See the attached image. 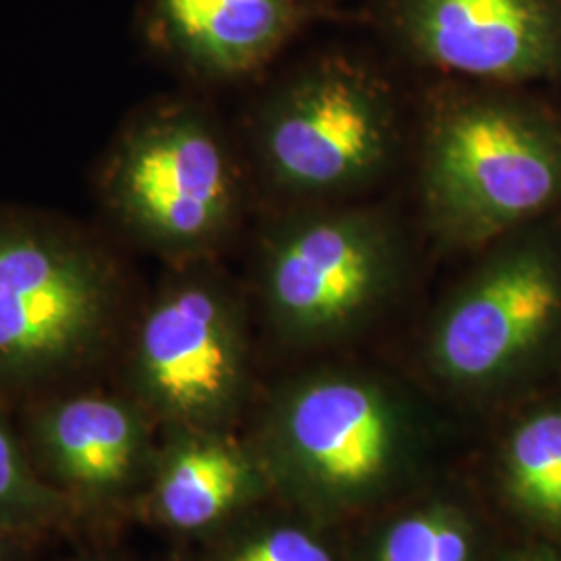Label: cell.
I'll return each mask as SVG.
<instances>
[{"label": "cell", "instance_id": "obj_17", "mask_svg": "<svg viewBox=\"0 0 561 561\" xmlns=\"http://www.w3.org/2000/svg\"><path fill=\"white\" fill-rule=\"evenodd\" d=\"M27 541H32V537L0 526V561H15L21 545H25Z\"/></svg>", "mask_w": 561, "mask_h": 561}, {"label": "cell", "instance_id": "obj_1", "mask_svg": "<svg viewBox=\"0 0 561 561\" xmlns=\"http://www.w3.org/2000/svg\"><path fill=\"white\" fill-rule=\"evenodd\" d=\"M119 256L78 222L0 204V400L42 396L119 335Z\"/></svg>", "mask_w": 561, "mask_h": 561}, {"label": "cell", "instance_id": "obj_8", "mask_svg": "<svg viewBox=\"0 0 561 561\" xmlns=\"http://www.w3.org/2000/svg\"><path fill=\"white\" fill-rule=\"evenodd\" d=\"M389 23L416 59L463 78L533 80L561 60L558 0H391Z\"/></svg>", "mask_w": 561, "mask_h": 561}, {"label": "cell", "instance_id": "obj_12", "mask_svg": "<svg viewBox=\"0 0 561 561\" xmlns=\"http://www.w3.org/2000/svg\"><path fill=\"white\" fill-rule=\"evenodd\" d=\"M154 479V505L161 520L194 533L222 520L243 502L252 470L227 443L183 437L164 454Z\"/></svg>", "mask_w": 561, "mask_h": 561}, {"label": "cell", "instance_id": "obj_3", "mask_svg": "<svg viewBox=\"0 0 561 561\" xmlns=\"http://www.w3.org/2000/svg\"><path fill=\"white\" fill-rule=\"evenodd\" d=\"M422 190L443 238L479 245L560 196V141L502 102L454 104L431 127Z\"/></svg>", "mask_w": 561, "mask_h": 561}, {"label": "cell", "instance_id": "obj_5", "mask_svg": "<svg viewBox=\"0 0 561 561\" xmlns=\"http://www.w3.org/2000/svg\"><path fill=\"white\" fill-rule=\"evenodd\" d=\"M393 134L381 85L350 65L327 62L262 106L254 144L264 173L280 190L324 196L377 175Z\"/></svg>", "mask_w": 561, "mask_h": 561}, {"label": "cell", "instance_id": "obj_10", "mask_svg": "<svg viewBox=\"0 0 561 561\" xmlns=\"http://www.w3.org/2000/svg\"><path fill=\"white\" fill-rule=\"evenodd\" d=\"M301 0H146L141 34L183 71L233 81L262 69L304 20Z\"/></svg>", "mask_w": 561, "mask_h": 561}, {"label": "cell", "instance_id": "obj_6", "mask_svg": "<svg viewBox=\"0 0 561 561\" xmlns=\"http://www.w3.org/2000/svg\"><path fill=\"white\" fill-rule=\"evenodd\" d=\"M396 262V241L381 219L322 213L283 222L264 240L262 291L283 324L327 331L368 308Z\"/></svg>", "mask_w": 561, "mask_h": 561}, {"label": "cell", "instance_id": "obj_9", "mask_svg": "<svg viewBox=\"0 0 561 561\" xmlns=\"http://www.w3.org/2000/svg\"><path fill=\"white\" fill-rule=\"evenodd\" d=\"M561 310L556 266L516 250L484 266L451 304L435 335V362L449 379L484 381L528 354Z\"/></svg>", "mask_w": 561, "mask_h": 561}, {"label": "cell", "instance_id": "obj_4", "mask_svg": "<svg viewBox=\"0 0 561 561\" xmlns=\"http://www.w3.org/2000/svg\"><path fill=\"white\" fill-rule=\"evenodd\" d=\"M208 262L175 273L141 312L125 358L127 393L146 412L208 424L236 403L243 385L238 306Z\"/></svg>", "mask_w": 561, "mask_h": 561}, {"label": "cell", "instance_id": "obj_15", "mask_svg": "<svg viewBox=\"0 0 561 561\" xmlns=\"http://www.w3.org/2000/svg\"><path fill=\"white\" fill-rule=\"evenodd\" d=\"M379 561H468V541L451 524L410 518L389 533Z\"/></svg>", "mask_w": 561, "mask_h": 561}, {"label": "cell", "instance_id": "obj_7", "mask_svg": "<svg viewBox=\"0 0 561 561\" xmlns=\"http://www.w3.org/2000/svg\"><path fill=\"white\" fill-rule=\"evenodd\" d=\"M21 437L36 470L81 514L117 510L150 466L146 410L119 391L41 396Z\"/></svg>", "mask_w": 561, "mask_h": 561}, {"label": "cell", "instance_id": "obj_18", "mask_svg": "<svg viewBox=\"0 0 561 561\" xmlns=\"http://www.w3.org/2000/svg\"><path fill=\"white\" fill-rule=\"evenodd\" d=\"M73 561H108L104 560V558H99V556H85V558H80V560Z\"/></svg>", "mask_w": 561, "mask_h": 561}, {"label": "cell", "instance_id": "obj_16", "mask_svg": "<svg viewBox=\"0 0 561 561\" xmlns=\"http://www.w3.org/2000/svg\"><path fill=\"white\" fill-rule=\"evenodd\" d=\"M225 561H333L321 545L294 528L262 533L231 549Z\"/></svg>", "mask_w": 561, "mask_h": 561}, {"label": "cell", "instance_id": "obj_13", "mask_svg": "<svg viewBox=\"0 0 561 561\" xmlns=\"http://www.w3.org/2000/svg\"><path fill=\"white\" fill-rule=\"evenodd\" d=\"M81 510L36 470L0 400V526L27 537L67 530Z\"/></svg>", "mask_w": 561, "mask_h": 561}, {"label": "cell", "instance_id": "obj_11", "mask_svg": "<svg viewBox=\"0 0 561 561\" xmlns=\"http://www.w3.org/2000/svg\"><path fill=\"white\" fill-rule=\"evenodd\" d=\"M287 433L312 468L335 484L375 479L389 456L391 426L381 396L347 379L300 391L287 408Z\"/></svg>", "mask_w": 561, "mask_h": 561}, {"label": "cell", "instance_id": "obj_14", "mask_svg": "<svg viewBox=\"0 0 561 561\" xmlns=\"http://www.w3.org/2000/svg\"><path fill=\"white\" fill-rule=\"evenodd\" d=\"M510 460L520 500L561 516V412L526 422L514 437Z\"/></svg>", "mask_w": 561, "mask_h": 561}, {"label": "cell", "instance_id": "obj_2", "mask_svg": "<svg viewBox=\"0 0 561 561\" xmlns=\"http://www.w3.org/2000/svg\"><path fill=\"white\" fill-rule=\"evenodd\" d=\"M99 201L144 250L171 264L210 261L240 219V169L201 106L154 102L136 111L108 146Z\"/></svg>", "mask_w": 561, "mask_h": 561}]
</instances>
